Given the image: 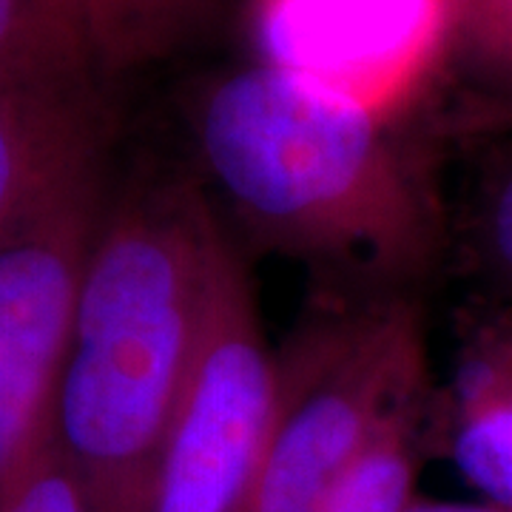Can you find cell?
<instances>
[{
    "label": "cell",
    "instance_id": "cell-1",
    "mask_svg": "<svg viewBox=\"0 0 512 512\" xmlns=\"http://www.w3.org/2000/svg\"><path fill=\"white\" fill-rule=\"evenodd\" d=\"M194 148L256 245L362 293H404L441 245V208L393 123L256 63L217 77Z\"/></svg>",
    "mask_w": 512,
    "mask_h": 512
},
{
    "label": "cell",
    "instance_id": "cell-2",
    "mask_svg": "<svg viewBox=\"0 0 512 512\" xmlns=\"http://www.w3.org/2000/svg\"><path fill=\"white\" fill-rule=\"evenodd\" d=\"M222 225L183 177L109 194L55 407L86 512H151Z\"/></svg>",
    "mask_w": 512,
    "mask_h": 512
},
{
    "label": "cell",
    "instance_id": "cell-3",
    "mask_svg": "<svg viewBox=\"0 0 512 512\" xmlns=\"http://www.w3.org/2000/svg\"><path fill=\"white\" fill-rule=\"evenodd\" d=\"M433 382L407 293L316 313L276 350L274 419L248 512H311L387 433L430 416Z\"/></svg>",
    "mask_w": 512,
    "mask_h": 512
},
{
    "label": "cell",
    "instance_id": "cell-4",
    "mask_svg": "<svg viewBox=\"0 0 512 512\" xmlns=\"http://www.w3.org/2000/svg\"><path fill=\"white\" fill-rule=\"evenodd\" d=\"M274 399L276 353L262 333L245 262L220 231L151 512H248Z\"/></svg>",
    "mask_w": 512,
    "mask_h": 512
},
{
    "label": "cell",
    "instance_id": "cell-5",
    "mask_svg": "<svg viewBox=\"0 0 512 512\" xmlns=\"http://www.w3.org/2000/svg\"><path fill=\"white\" fill-rule=\"evenodd\" d=\"M74 171L0 237V504L55 439L57 390L109 185Z\"/></svg>",
    "mask_w": 512,
    "mask_h": 512
},
{
    "label": "cell",
    "instance_id": "cell-6",
    "mask_svg": "<svg viewBox=\"0 0 512 512\" xmlns=\"http://www.w3.org/2000/svg\"><path fill=\"white\" fill-rule=\"evenodd\" d=\"M453 0H254L259 63L396 123L453 49Z\"/></svg>",
    "mask_w": 512,
    "mask_h": 512
},
{
    "label": "cell",
    "instance_id": "cell-7",
    "mask_svg": "<svg viewBox=\"0 0 512 512\" xmlns=\"http://www.w3.org/2000/svg\"><path fill=\"white\" fill-rule=\"evenodd\" d=\"M200 18L202 0H0V94L114 92Z\"/></svg>",
    "mask_w": 512,
    "mask_h": 512
},
{
    "label": "cell",
    "instance_id": "cell-8",
    "mask_svg": "<svg viewBox=\"0 0 512 512\" xmlns=\"http://www.w3.org/2000/svg\"><path fill=\"white\" fill-rule=\"evenodd\" d=\"M427 444L481 501L512 510V302L470 308L441 382H433Z\"/></svg>",
    "mask_w": 512,
    "mask_h": 512
},
{
    "label": "cell",
    "instance_id": "cell-9",
    "mask_svg": "<svg viewBox=\"0 0 512 512\" xmlns=\"http://www.w3.org/2000/svg\"><path fill=\"white\" fill-rule=\"evenodd\" d=\"M111 89L0 94V237L74 171L109 157Z\"/></svg>",
    "mask_w": 512,
    "mask_h": 512
},
{
    "label": "cell",
    "instance_id": "cell-10",
    "mask_svg": "<svg viewBox=\"0 0 512 512\" xmlns=\"http://www.w3.org/2000/svg\"><path fill=\"white\" fill-rule=\"evenodd\" d=\"M427 419L387 433L348 476L333 484L311 512H407L427 444Z\"/></svg>",
    "mask_w": 512,
    "mask_h": 512
},
{
    "label": "cell",
    "instance_id": "cell-11",
    "mask_svg": "<svg viewBox=\"0 0 512 512\" xmlns=\"http://www.w3.org/2000/svg\"><path fill=\"white\" fill-rule=\"evenodd\" d=\"M453 12V49L481 83L456 114L512 103V0H453Z\"/></svg>",
    "mask_w": 512,
    "mask_h": 512
},
{
    "label": "cell",
    "instance_id": "cell-12",
    "mask_svg": "<svg viewBox=\"0 0 512 512\" xmlns=\"http://www.w3.org/2000/svg\"><path fill=\"white\" fill-rule=\"evenodd\" d=\"M487 163L470 208V242L487 276L512 302V148Z\"/></svg>",
    "mask_w": 512,
    "mask_h": 512
},
{
    "label": "cell",
    "instance_id": "cell-13",
    "mask_svg": "<svg viewBox=\"0 0 512 512\" xmlns=\"http://www.w3.org/2000/svg\"><path fill=\"white\" fill-rule=\"evenodd\" d=\"M0 512H86L83 493L57 453L55 439L37 458L35 467L20 478L18 487L6 495Z\"/></svg>",
    "mask_w": 512,
    "mask_h": 512
},
{
    "label": "cell",
    "instance_id": "cell-14",
    "mask_svg": "<svg viewBox=\"0 0 512 512\" xmlns=\"http://www.w3.org/2000/svg\"><path fill=\"white\" fill-rule=\"evenodd\" d=\"M450 131L464 134V137H498V134H512V103L495 106V109L470 111V114H456L450 120Z\"/></svg>",
    "mask_w": 512,
    "mask_h": 512
},
{
    "label": "cell",
    "instance_id": "cell-15",
    "mask_svg": "<svg viewBox=\"0 0 512 512\" xmlns=\"http://www.w3.org/2000/svg\"><path fill=\"white\" fill-rule=\"evenodd\" d=\"M407 512H512L504 507H495L487 501H427L416 498Z\"/></svg>",
    "mask_w": 512,
    "mask_h": 512
}]
</instances>
